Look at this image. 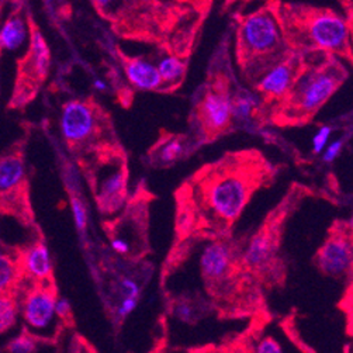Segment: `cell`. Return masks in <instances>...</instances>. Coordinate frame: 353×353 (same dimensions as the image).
I'll use <instances>...</instances> for the list:
<instances>
[{"label": "cell", "instance_id": "obj_5", "mask_svg": "<svg viewBox=\"0 0 353 353\" xmlns=\"http://www.w3.org/2000/svg\"><path fill=\"white\" fill-rule=\"evenodd\" d=\"M305 66L288 96L269 113L268 123L276 127H304L346 82L345 63L325 52L305 54Z\"/></svg>", "mask_w": 353, "mask_h": 353}, {"label": "cell", "instance_id": "obj_9", "mask_svg": "<svg viewBox=\"0 0 353 353\" xmlns=\"http://www.w3.org/2000/svg\"><path fill=\"white\" fill-rule=\"evenodd\" d=\"M246 235L208 242L200 256V274L207 292L227 301L243 289H258L256 280L243 269L241 256Z\"/></svg>", "mask_w": 353, "mask_h": 353}, {"label": "cell", "instance_id": "obj_18", "mask_svg": "<svg viewBox=\"0 0 353 353\" xmlns=\"http://www.w3.org/2000/svg\"><path fill=\"white\" fill-rule=\"evenodd\" d=\"M26 163L19 152L0 157V197L17 193L26 182Z\"/></svg>", "mask_w": 353, "mask_h": 353}, {"label": "cell", "instance_id": "obj_8", "mask_svg": "<svg viewBox=\"0 0 353 353\" xmlns=\"http://www.w3.org/2000/svg\"><path fill=\"white\" fill-rule=\"evenodd\" d=\"M61 134L77 154L100 155L123 151L112 116L93 99H72L62 105Z\"/></svg>", "mask_w": 353, "mask_h": 353}, {"label": "cell", "instance_id": "obj_4", "mask_svg": "<svg viewBox=\"0 0 353 353\" xmlns=\"http://www.w3.org/2000/svg\"><path fill=\"white\" fill-rule=\"evenodd\" d=\"M325 196L323 190L303 183H292L285 196L269 211L252 235H246L242 250V265L261 286L283 285L289 268L281 252L289 220L308 197Z\"/></svg>", "mask_w": 353, "mask_h": 353}, {"label": "cell", "instance_id": "obj_13", "mask_svg": "<svg viewBox=\"0 0 353 353\" xmlns=\"http://www.w3.org/2000/svg\"><path fill=\"white\" fill-rule=\"evenodd\" d=\"M305 54L293 51L285 61H281L277 66L269 70L268 75L254 88V92L266 114V120L269 113L288 96L300 78L305 66Z\"/></svg>", "mask_w": 353, "mask_h": 353}, {"label": "cell", "instance_id": "obj_2", "mask_svg": "<svg viewBox=\"0 0 353 353\" xmlns=\"http://www.w3.org/2000/svg\"><path fill=\"white\" fill-rule=\"evenodd\" d=\"M205 2H96L97 13L123 39L159 46L188 61L211 3Z\"/></svg>", "mask_w": 353, "mask_h": 353}, {"label": "cell", "instance_id": "obj_23", "mask_svg": "<svg viewBox=\"0 0 353 353\" xmlns=\"http://www.w3.org/2000/svg\"><path fill=\"white\" fill-rule=\"evenodd\" d=\"M41 342L44 341L23 331L21 334L13 336L8 342L6 352L8 353H39L41 349Z\"/></svg>", "mask_w": 353, "mask_h": 353}, {"label": "cell", "instance_id": "obj_6", "mask_svg": "<svg viewBox=\"0 0 353 353\" xmlns=\"http://www.w3.org/2000/svg\"><path fill=\"white\" fill-rule=\"evenodd\" d=\"M292 52L266 3L251 13L235 14V63L250 88L254 89Z\"/></svg>", "mask_w": 353, "mask_h": 353}, {"label": "cell", "instance_id": "obj_28", "mask_svg": "<svg viewBox=\"0 0 353 353\" xmlns=\"http://www.w3.org/2000/svg\"><path fill=\"white\" fill-rule=\"evenodd\" d=\"M331 131H332L331 127L324 125V127H321L319 134L314 137V154H320L323 151V148L327 144V141H328V137H330Z\"/></svg>", "mask_w": 353, "mask_h": 353}, {"label": "cell", "instance_id": "obj_21", "mask_svg": "<svg viewBox=\"0 0 353 353\" xmlns=\"http://www.w3.org/2000/svg\"><path fill=\"white\" fill-rule=\"evenodd\" d=\"M23 277L19 256L0 248V294H12Z\"/></svg>", "mask_w": 353, "mask_h": 353}, {"label": "cell", "instance_id": "obj_17", "mask_svg": "<svg viewBox=\"0 0 353 353\" xmlns=\"http://www.w3.org/2000/svg\"><path fill=\"white\" fill-rule=\"evenodd\" d=\"M26 66L31 78L39 82L46 81L51 68V51L40 30L34 28L30 32L28 54L26 58Z\"/></svg>", "mask_w": 353, "mask_h": 353}, {"label": "cell", "instance_id": "obj_31", "mask_svg": "<svg viewBox=\"0 0 353 353\" xmlns=\"http://www.w3.org/2000/svg\"><path fill=\"white\" fill-rule=\"evenodd\" d=\"M342 147H343V141H336V143L332 144V145L328 148V151L325 152L324 161H325V162H332V161L339 155Z\"/></svg>", "mask_w": 353, "mask_h": 353}, {"label": "cell", "instance_id": "obj_1", "mask_svg": "<svg viewBox=\"0 0 353 353\" xmlns=\"http://www.w3.org/2000/svg\"><path fill=\"white\" fill-rule=\"evenodd\" d=\"M283 169L261 150L246 148L194 170L174 192V236L166 269L178 268L201 242L232 236L254 196L270 188Z\"/></svg>", "mask_w": 353, "mask_h": 353}, {"label": "cell", "instance_id": "obj_10", "mask_svg": "<svg viewBox=\"0 0 353 353\" xmlns=\"http://www.w3.org/2000/svg\"><path fill=\"white\" fill-rule=\"evenodd\" d=\"M89 183L101 214H114L128 199V163L125 151L94 155Z\"/></svg>", "mask_w": 353, "mask_h": 353}, {"label": "cell", "instance_id": "obj_12", "mask_svg": "<svg viewBox=\"0 0 353 353\" xmlns=\"http://www.w3.org/2000/svg\"><path fill=\"white\" fill-rule=\"evenodd\" d=\"M312 265L321 274L331 279H346L352 273V223L335 220L327 236L312 258Z\"/></svg>", "mask_w": 353, "mask_h": 353}, {"label": "cell", "instance_id": "obj_32", "mask_svg": "<svg viewBox=\"0 0 353 353\" xmlns=\"http://www.w3.org/2000/svg\"><path fill=\"white\" fill-rule=\"evenodd\" d=\"M78 353H94V352L90 350V349H88V347H83V349H81Z\"/></svg>", "mask_w": 353, "mask_h": 353}, {"label": "cell", "instance_id": "obj_26", "mask_svg": "<svg viewBox=\"0 0 353 353\" xmlns=\"http://www.w3.org/2000/svg\"><path fill=\"white\" fill-rule=\"evenodd\" d=\"M119 293L121 299H137L139 300V288L134 280L124 277L119 281Z\"/></svg>", "mask_w": 353, "mask_h": 353}, {"label": "cell", "instance_id": "obj_16", "mask_svg": "<svg viewBox=\"0 0 353 353\" xmlns=\"http://www.w3.org/2000/svg\"><path fill=\"white\" fill-rule=\"evenodd\" d=\"M23 276L32 280L34 283L50 281L52 276V259L48 246L43 239L28 245L19 256Z\"/></svg>", "mask_w": 353, "mask_h": 353}, {"label": "cell", "instance_id": "obj_22", "mask_svg": "<svg viewBox=\"0 0 353 353\" xmlns=\"http://www.w3.org/2000/svg\"><path fill=\"white\" fill-rule=\"evenodd\" d=\"M20 320L19 301L13 294H0V335L17 327Z\"/></svg>", "mask_w": 353, "mask_h": 353}, {"label": "cell", "instance_id": "obj_3", "mask_svg": "<svg viewBox=\"0 0 353 353\" xmlns=\"http://www.w3.org/2000/svg\"><path fill=\"white\" fill-rule=\"evenodd\" d=\"M288 47L299 54L325 52L352 63L350 19L330 8L266 2Z\"/></svg>", "mask_w": 353, "mask_h": 353}, {"label": "cell", "instance_id": "obj_24", "mask_svg": "<svg viewBox=\"0 0 353 353\" xmlns=\"http://www.w3.org/2000/svg\"><path fill=\"white\" fill-rule=\"evenodd\" d=\"M70 208H72V216L75 225L81 234L88 230V208L83 200L78 194H70Z\"/></svg>", "mask_w": 353, "mask_h": 353}, {"label": "cell", "instance_id": "obj_25", "mask_svg": "<svg viewBox=\"0 0 353 353\" xmlns=\"http://www.w3.org/2000/svg\"><path fill=\"white\" fill-rule=\"evenodd\" d=\"M173 312L183 323H193L196 319V310L188 300H179L174 303Z\"/></svg>", "mask_w": 353, "mask_h": 353}, {"label": "cell", "instance_id": "obj_19", "mask_svg": "<svg viewBox=\"0 0 353 353\" xmlns=\"http://www.w3.org/2000/svg\"><path fill=\"white\" fill-rule=\"evenodd\" d=\"M30 32L27 20L20 13L12 14L0 27V51H20L30 40Z\"/></svg>", "mask_w": 353, "mask_h": 353}, {"label": "cell", "instance_id": "obj_7", "mask_svg": "<svg viewBox=\"0 0 353 353\" xmlns=\"http://www.w3.org/2000/svg\"><path fill=\"white\" fill-rule=\"evenodd\" d=\"M236 81L230 68L228 44L216 51L207 78L193 97L189 114L192 139L197 147L211 144L235 130L232 121V93Z\"/></svg>", "mask_w": 353, "mask_h": 353}, {"label": "cell", "instance_id": "obj_20", "mask_svg": "<svg viewBox=\"0 0 353 353\" xmlns=\"http://www.w3.org/2000/svg\"><path fill=\"white\" fill-rule=\"evenodd\" d=\"M157 68L163 85L162 93H172L183 85L188 75V62L185 59L166 55Z\"/></svg>", "mask_w": 353, "mask_h": 353}, {"label": "cell", "instance_id": "obj_27", "mask_svg": "<svg viewBox=\"0 0 353 353\" xmlns=\"http://www.w3.org/2000/svg\"><path fill=\"white\" fill-rule=\"evenodd\" d=\"M55 315L59 320V323L66 321L70 319L72 315V307H70V303L66 299H57L55 301Z\"/></svg>", "mask_w": 353, "mask_h": 353}, {"label": "cell", "instance_id": "obj_14", "mask_svg": "<svg viewBox=\"0 0 353 353\" xmlns=\"http://www.w3.org/2000/svg\"><path fill=\"white\" fill-rule=\"evenodd\" d=\"M196 147L188 134L162 131L155 144L148 150V161L152 168H170L186 159Z\"/></svg>", "mask_w": 353, "mask_h": 353}, {"label": "cell", "instance_id": "obj_11", "mask_svg": "<svg viewBox=\"0 0 353 353\" xmlns=\"http://www.w3.org/2000/svg\"><path fill=\"white\" fill-rule=\"evenodd\" d=\"M57 299L51 280L35 283L24 294L19 307L26 332L44 342H50L58 335L61 323L55 315Z\"/></svg>", "mask_w": 353, "mask_h": 353}, {"label": "cell", "instance_id": "obj_15", "mask_svg": "<svg viewBox=\"0 0 353 353\" xmlns=\"http://www.w3.org/2000/svg\"><path fill=\"white\" fill-rule=\"evenodd\" d=\"M117 54L124 74L132 88L145 92H163L162 79L155 65L143 57H128L121 50H117Z\"/></svg>", "mask_w": 353, "mask_h": 353}, {"label": "cell", "instance_id": "obj_29", "mask_svg": "<svg viewBox=\"0 0 353 353\" xmlns=\"http://www.w3.org/2000/svg\"><path fill=\"white\" fill-rule=\"evenodd\" d=\"M256 353H283L281 346L273 338L262 339L256 346Z\"/></svg>", "mask_w": 353, "mask_h": 353}, {"label": "cell", "instance_id": "obj_30", "mask_svg": "<svg viewBox=\"0 0 353 353\" xmlns=\"http://www.w3.org/2000/svg\"><path fill=\"white\" fill-rule=\"evenodd\" d=\"M138 300L137 299H121L117 307V315L120 320L127 319V316L137 308Z\"/></svg>", "mask_w": 353, "mask_h": 353}]
</instances>
